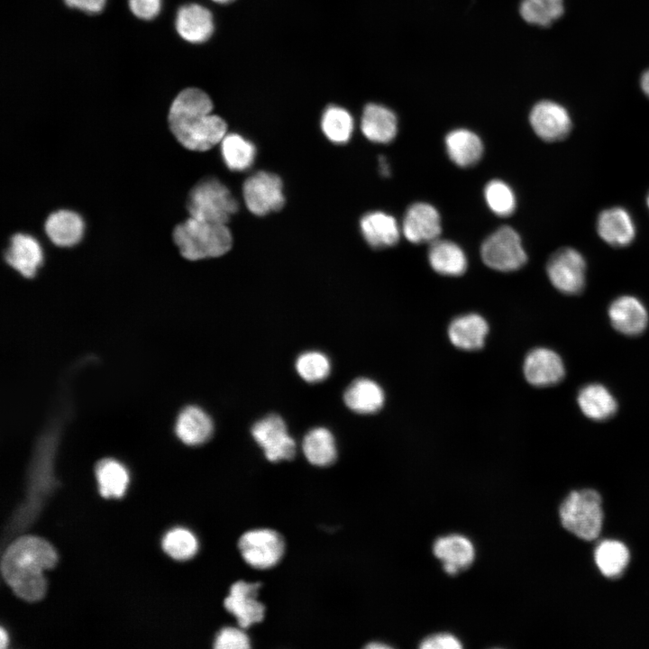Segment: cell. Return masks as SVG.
Returning a JSON list of instances; mask_svg holds the SVG:
<instances>
[{"label":"cell","instance_id":"6da1fadb","mask_svg":"<svg viewBox=\"0 0 649 649\" xmlns=\"http://www.w3.org/2000/svg\"><path fill=\"white\" fill-rule=\"evenodd\" d=\"M213 104L201 89L182 90L172 101L168 113V128L181 147L191 151H206L225 136L227 125L212 114Z\"/></svg>","mask_w":649,"mask_h":649},{"label":"cell","instance_id":"7a4b0ae2","mask_svg":"<svg viewBox=\"0 0 649 649\" xmlns=\"http://www.w3.org/2000/svg\"><path fill=\"white\" fill-rule=\"evenodd\" d=\"M57 554L45 540L23 536L5 551L1 562L2 575L13 591L27 601L41 599L46 591L43 571L52 568Z\"/></svg>","mask_w":649,"mask_h":649},{"label":"cell","instance_id":"3957f363","mask_svg":"<svg viewBox=\"0 0 649 649\" xmlns=\"http://www.w3.org/2000/svg\"><path fill=\"white\" fill-rule=\"evenodd\" d=\"M171 235L180 256L191 261L220 257L233 244L231 232L224 224L191 216L175 224Z\"/></svg>","mask_w":649,"mask_h":649},{"label":"cell","instance_id":"277c9868","mask_svg":"<svg viewBox=\"0 0 649 649\" xmlns=\"http://www.w3.org/2000/svg\"><path fill=\"white\" fill-rule=\"evenodd\" d=\"M239 206L230 190L217 178H206L191 187L186 200L189 216L224 224L238 211Z\"/></svg>","mask_w":649,"mask_h":649},{"label":"cell","instance_id":"5b68a950","mask_svg":"<svg viewBox=\"0 0 649 649\" xmlns=\"http://www.w3.org/2000/svg\"><path fill=\"white\" fill-rule=\"evenodd\" d=\"M562 526L584 540L595 539L603 520L601 499L598 492L583 489L571 492L560 507Z\"/></svg>","mask_w":649,"mask_h":649},{"label":"cell","instance_id":"8992f818","mask_svg":"<svg viewBox=\"0 0 649 649\" xmlns=\"http://www.w3.org/2000/svg\"><path fill=\"white\" fill-rule=\"evenodd\" d=\"M480 255L488 267L502 272L519 270L527 261L520 236L509 226H502L488 236Z\"/></svg>","mask_w":649,"mask_h":649},{"label":"cell","instance_id":"52a82bcc","mask_svg":"<svg viewBox=\"0 0 649 649\" xmlns=\"http://www.w3.org/2000/svg\"><path fill=\"white\" fill-rule=\"evenodd\" d=\"M586 261L580 251L571 247L561 248L548 260L547 276L555 288L563 294L581 292L586 282Z\"/></svg>","mask_w":649,"mask_h":649},{"label":"cell","instance_id":"ba28073f","mask_svg":"<svg viewBox=\"0 0 649 649\" xmlns=\"http://www.w3.org/2000/svg\"><path fill=\"white\" fill-rule=\"evenodd\" d=\"M238 547L243 560L255 569H269L282 558L285 544L275 530L262 528L245 532L239 539Z\"/></svg>","mask_w":649,"mask_h":649},{"label":"cell","instance_id":"9c48e42d","mask_svg":"<svg viewBox=\"0 0 649 649\" xmlns=\"http://www.w3.org/2000/svg\"><path fill=\"white\" fill-rule=\"evenodd\" d=\"M3 261L25 279H32L43 267L45 251L36 235L27 232L12 233L2 252Z\"/></svg>","mask_w":649,"mask_h":649},{"label":"cell","instance_id":"30bf717a","mask_svg":"<svg viewBox=\"0 0 649 649\" xmlns=\"http://www.w3.org/2000/svg\"><path fill=\"white\" fill-rule=\"evenodd\" d=\"M242 194L248 209L259 216L279 211L285 204L280 178L267 171L250 176L243 183Z\"/></svg>","mask_w":649,"mask_h":649},{"label":"cell","instance_id":"8fae6325","mask_svg":"<svg viewBox=\"0 0 649 649\" xmlns=\"http://www.w3.org/2000/svg\"><path fill=\"white\" fill-rule=\"evenodd\" d=\"M251 435L270 462L294 458L296 443L279 416L272 414L256 422L251 427Z\"/></svg>","mask_w":649,"mask_h":649},{"label":"cell","instance_id":"7c38bea8","mask_svg":"<svg viewBox=\"0 0 649 649\" xmlns=\"http://www.w3.org/2000/svg\"><path fill=\"white\" fill-rule=\"evenodd\" d=\"M87 222L77 210L61 207L51 211L43 223V233L58 248H73L84 239Z\"/></svg>","mask_w":649,"mask_h":649},{"label":"cell","instance_id":"4fadbf2b","mask_svg":"<svg viewBox=\"0 0 649 649\" xmlns=\"http://www.w3.org/2000/svg\"><path fill=\"white\" fill-rule=\"evenodd\" d=\"M529 122L536 135L545 142L563 140L572 125L568 110L551 100L536 103L529 114Z\"/></svg>","mask_w":649,"mask_h":649},{"label":"cell","instance_id":"5bb4252c","mask_svg":"<svg viewBox=\"0 0 649 649\" xmlns=\"http://www.w3.org/2000/svg\"><path fill=\"white\" fill-rule=\"evenodd\" d=\"M260 582L238 580L224 600L225 609L233 614L242 629L263 620L265 606L257 599Z\"/></svg>","mask_w":649,"mask_h":649},{"label":"cell","instance_id":"9a60e30c","mask_svg":"<svg viewBox=\"0 0 649 649\" xmlns=\"http://www.w3.org/2000/svg\"><path fill=\"white\" fill-rule=\"evenodd\" d=\"M441 217L430 204L415 203L405 213L402 233L413 243L433 242L441 233Z\"/></svg>","mask_w":649,"mask_h":649},{"label":"cell","instance_id":"2e32d148","mask_svg":"<svg viewBox=\"0 0 649 649\" xmlns=\"http://www.w3.org/2000/svg\"><path fill=\"white\" fill-rule=\"evenodd\" d=\"M523 370L526 379L535 387L554 385L565 374L561 357L547 348L532 350L525 359Z\"/></svg>","mask_w":649,"mask_h":649},{"label":"cell","instance_id":"e0dca14e","mask_svg":"<svg viewBox=\"0 0 649 649\" xmlns=\"http://www.w3.org/2000/svg\"><path fill=\"white\" fill-rule=\"evenodd\" d=\"M597 232L599 237L614 247L627 246L635 237V224L630 213L613 206L603 210L598 216Z\"/></svg>","mask_w":649,"mask_h":649},{"label":"cell","instance_id":"ac0fdd59","mask_svg":"<svg viewBox=\"0 0 649 649\" xmlns=\"http://www.w3.org/2000/svg\"><path fill=\"white\" fill-rule=\"evenodd\" d=\"M433 551L448 574H456L468 568L475 558L473 544L459 534L439 537L434 544Z\"/></svg>","mask_w":649,"mask_h":649},{"label":"cell","instance_id":"d6986e66","mask_svg":"<svg viewBox=\"0 0 649 649\" xmlns=\"http://www.w3.org/2000/svg\"><path fill=\"white\" fill-rule=\"evenodd\" d=\"M608 316L613 327L626 335L640 334L648 323L644 304L635 297L627 295L616 298L610 304Z\"/></svg>","mask_w":649,"mask_h":649},{"label":"cell","instance_id":"ffe728a7","mask_svg":"<svg viewBox=\"0 0 649 649\" xmlns=\"http://www.w3.org/2000/svg\"><path fill=\"white\" fill-rule=\"evenodd\" d=\"M488 331V323L482 316L467 314L452 320L448 328V335L457 348L475 351L483 346Z\"/></svg>","mask_w":649,"mask_h":649},{"label":"cell","instance_id":"44dd1931","mask_svg":"<svg viewBox=\"0 0 649 649\" xmlns=\"http://www.w3.org/2000/svg\"><path fill=\"white\" fill-rule=\"evenodd\" d=\"M360 226L366 242L375 249L393 246L400 238V229L396 219L383 212L366 214L361 219Z\"/></svg>","mask_w":649,"mask_h":649},{"label":"cell","instance_id":"7402d4cb","mask_svg":"<svg viewBox=\"0 0 649 649\" xmlns=\"http://www.w3.org/2000/svg\"><path fill=\"white\" fill-rule=\"evenodd\" d=\"M176 29L187 41H205L214 30L212 14L206 8L196 4L184 5L177 14Z\"/></svg>","mask_w":649,"mask_h":649},{"label":"cell","instance_id":"603a6c76","mask_svg":"<svg viewBox=\"0 0 649 649\" xmlns=\"http://www.w3.org/2000/svg\"><path fill=\"white\" fill-rule=\"evenodd\" d=\"M361 131L365 137L373 142L388 143L397 135V117L390 109L383 105L369 104L362 113Z\"/></svg>","mask_w":649,"mask_h":649},{"label":"cell","instance_id":"cb8c5ba5","mask_svg":"<svg viewBox=\"0 0 649 649\" xmlns=\"http://www.w3.org/2000/svg\"><path fill=\"white\" fill-rule=\"evenodd\" d=\"M214 425L211 417L200 407L188 406L178 415L176 434L187 445H199L212 435Z\"/></svg>","mask_w":649,"mask_h":649},{"label":"cell","instance_id":"d4e9b609","mask_svg":"<svg viewBox=\"0 0 649 649\" xmlns=\"http://www.w3.org/2000/svg\"><path fill=\"white\" fill-rule=\"evenodd\" d=\"M385 395L381 387L367 378L352 381L343 394L345 405L358 414H373L383 406Z\"/></svg>","mask_w":649,"mask_h":649},{"label":"cell","instance_id":"484cf974","mask_svg":"<svg viewBox=\"0 0 649 649\" xmlns=\"http://www.w3.org/2000/svg\"><path fill=\"white\" fill-rule=\"evenodd\" d=\"M445 147L449 158L459 167L475 165L483 153L480 137L467 129H456L445 137Z\"/></svg>","mask_w":649,"mask_h":649},{"label":"cell","instance_id":"4316f807","mask_svg":"<svg viewBox=\"0 0 649 649\" xmlns=\"http://www.w3.org/2000/svg\"><path fill=\"white\" fill-rule=\"evenodd\" d=\"M428 261L439 274L459 276L467 269V259L462 248L453 242L435 240L430 244Z\"/></svg>","mask_w":649,"mask_h":649},{"label":"cell","instance_id":"83f0119b","mask_svg":"<svg viewBox=\"0 0 649 649\" xmlns=\"http://www.w3.org/2000/svg\"><path fill=\"white\" fill-rule=\"evenodd\" d=\"M578 404L589 418L601 421L613 416L617 404L609 390L600 384H589L578 394Z\"/></svg>","mask_w":649,"mask_h":649},{"label":"cell","instance_id":"f1b7e54d","mask_svg":"<svg viewBox=\"0 0 649 649\" xmlns=\"http://www.w3.org/2000/svg\"><path fill=\"white\" fill-rule=\"evenodd\" d=\"M302 449L306 460L315 466H328L337 456L333 434L324 427H315L304 437Z\"/></svg>","mask_w":649,"mask_h":649},{"label":"cell","instance_id":"f546056e","mask_svg":"<svg viewBox=\"0 0 649 649\" xmlns=\"http://www.w3.org/2000/svg\"><path fill=\"white\" fill-rule=\"evenodd\" d=\"M221 152L226 166L234 171L249 169L254 161V145L239 134L225 135L221 141Z\"/></svg>","mask_w":649,"mask_h":649},{"label":"cell","instance_id":"4dcf8cb0","mask_svg":"<svg viewBox=\"0 0 649 649\" xmlns=\"http://www.w3.org/2000/svg\"><path fill=\"white\" fill-rule=\"evenodd\" d=\"M96 474L100 494L105 498H120L123 495L128 481V473L118 462L105 459L96 466Z\"/></svg>","mask_w":649,"mask_h":649},{"label":"cell","instance_id":"1f68e13d","mask_svg":"<svg viewBox=\"0 0 649 649\" xmlns=\"http://www.w3.org/2000/svg\"><path fill=\"white\" fill-rule=\"evenodd\" d=\"M594 559L602 574L607 577H616L627 565L629 553L621 542L605 540L597 546Z\"/></svg>","mask_w":649,"mask_h":649},{"label":"cell","instance_id":"d6a6232c","mask_svg":"<svg viewBox=\"0 0 649 649\" xmlns=\"http://www.w3.org/2000/svg\"><path fill=\"white\" fill-rule=\"evenodd\" d=\"M519 11L528 23L547 27L563 14V0H522Z\"/></svg>","mask_w":649,"mask_h":649},{"label":"cell","instance_id":"836d02e7","mask_svg":"<svg viewBox=\"0 0 649 649\" xmlns=\"http://www.w3.org/2000/svg\"><path fill=\"white\" fill-rule=\"evenodd\" d=\"M321 126L325 136L333 142L345 143L352 136L353 120L343 108L330 106L324 111Z\"/></svg>","mask_w":649,"mask_h":649},{"label":"cell","instance_id":"e575fe53","mask_svg":"<svg viewBox=\"0 0 649 649\" xmlns=\"http://www.w3.org/2000/svg\"><path fill=\"white\" fill-rule=\"evenodd\" d=\"M296 370L305 381L315 383L324 380L329 376L331 363L324 353L311 351L298 356Z\"/></svg>","mask_w":649,"mask_h":649},{"label":"cell","instance_id":"d590c367","mask_svg":"<svg viewBox=\"0 0 649 649\" xmlns=\"http://www.w3.org/2000/svg\"><path fill=\"white\" fill-rule=\"evenodd\" d=\"M486 202L490 210L499 216H508L515 211L516 197L513 190L504 181L493 179L484 189Z\"/></svg>","mask_w":649,"mask_h":649},{"label":"cell","instance_id":"8d00e7d4","mask_svg":"<svg viewBox=\"0 0 649 649\" xmlns=\"http://www.w3.org/2000/svg\"><path fill=\"white\" fill-rule=\"evenodd\" d=\"M164 551L176 560H187L193 557L198 548L196 536L187 529L175 528L163 539Z\"/></svg>","mask_w":649,"mask_h":649},{"label":"cell","instance_id":"74e56055","mask_svg":"<svg viewBox=\"0 0 649 649\" xmlns=\"http://www.w3.org/2000/svg\"><path fill=\"white\" fill-rule=\"evenodd\" d=\"M241 628L223 627L215 636L214 647L215 649H249L251 647L250 638Z\"/></svg>","mask_w":649,"mask_h":649},{"label":"cell","instance_id":"f35d334b","mask_svg":"<svg viewBox=\"0 0 649 649\" xmlns=\"http://www.w3.org/2000/svg\"><path fill=\"white\" fill-rule=\"evenodd\" d=\"M419 647L423 649H459L462 647V644L452 634L439 633L425 637Z\"/></svg>","mask_w":649,"mask_h":649},{"label":"cell","instance_id":"ab89813d","mask_svg":"<svg viewBox=\"0 0 649 649\" xmlns=\"http://www.w3.org/2000/svg\"><path fill=\"white\" fill-rule=\"evenodd\" d=\"M129 5L134 15L150 20L159 14L160 0H129Z\"/></svg>","mask_w":649,"mask_h":649},{"label":"cell","instance_id":"60d3db41","mask_svg":"<svg viewBox=\"0 0 649 649\" xmlns=\"http://www.w3.org/2000/svg\"><path fill=\"white\" fill-rule=\"evenodd\" d=\"M65 3L85 12L98 13L103 9L105 0H65Z\"/></svg>","mask_w":649,"mask_h":649},{"label":"cell","instance_id":"b9f144b4","mask_svg":"<svg viewBox=\"0 0 649 649\" xmlns=\"http://www.w3.org/2000/svg\"><path fill=\"white\" fill-rule=\"evenodd\" d=\"M640 86L644 95L649 98V69L642 74Z\"/></svg>","mask_w":649,"mask_h":649},{"label":"cell","instance_id":"7bdbcfd3","mask_svg":"<svg viewBox=\"0 0 649 649\" xmlns=\"http://www.w3.org/2000/svg\"><path fill=\"white\" fill-rule=\"evenodd\" d=\"M379 169L383 176H388L390 173L388 164L384 157L379 158Z\"/></svg>","mask_w":649,"mask_h":649},{"label":"cell","instance_id":"ee69618b","mask_svg":"<svg viewBox=\"0 0 649 649\" xmlns=\"http://www.w3.org/2000/svg\"><path fill=\"white\" fill-rule=\"evenodd\" d=\"M390 647V645L380 642H371L370 644L366 645V648L370 649H386Z\"/></svg>","mask_w":649,"mask_h":649},{"label":"cell","instance_id":"f6af8a7d","mask_svg":"<svg viewBox=\"0 0 649 649\" xmlns=\"http://www.w3.org/2000/svg\"><path fill=\"white\" fill-rule=\"evenodd\" d=\"M7 644H8L7 635H6L5 631L4 630V628L1 627V630H0V647H1L2 649H4V648H5V646L7 645Z\"/></svg>","mask_w":649,"mask_h":649},{"label":"cell","instance_id":"bcb514c9","mask_svg":"<svg viewBox=\"0 0 649 649\" xmlns=\"http://www.w3.org/2000/svg\"><path fill=\"white\" fill-rule=\"evenodd\" d=\"M213 1L217 2V3L224 4V3H228V2H230V1H232V0H213Z\"/></svg>","mask_w":649,"mask_h":649},{"label":"cell","instance_id":"7dc6e473","mask_svg":"<svg viewBox=\"0 0 649 649\" xmlns=\"http://www.w3.org/2000/svg\"><path fill=\"white\" fill-rule=\"evenodd\" d=\"M646 204H647V206H648V208H649V193H648L647 197H646Z\"/></svg>","mask_w":649,"mask_h":649}]
</instances>
